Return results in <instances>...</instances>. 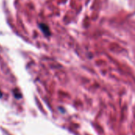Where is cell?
<instances>
[{"label": "cell", "instance_id": "obj_2", "mask_svg": "<svg viewBox=\"0 0 135 135\" xmlns=\"http://www.w3.org/2000/svg\"><path fill=\"white\" fill-rule=\"evenodd\" d=\"M13 93H14V97L17 98V99H20L21 97V94L20 93V92L17 90V89H14L13 90Z\"/></svg>", "mask_w": 135, "mask_h": 135}, {"label": "cell", "instance_id": "obj_3", "mask_svg": "<svg viewBox=\"0 0 135 135\" xmlns=\"http://www.w3.org/2000/svg\"><path fill=\"white\" fill-rule=\"evenodd\" d=\"M2 97V92H1V90H0V98Z\"/></svg>", "mask_w": 135, "mask_h": 135}, {"label": "cell", "instance_id": "obj_1", "mask_svg": "<svg viewBox=\"0 0 135 135\" xmlns=\"http://www.w3.org/2000/svg\"><path fill=\"white\" fill-rule=\"evenodd\" d=\"M39 27H40V28L41 29V31L43 32V33H44L46 36H49L51 35L50 28H49V27H48L46 24L40 23V24L39 25Z\"/></svg>", "mask_w": 135, "mask_h": 135}]
</instances>
